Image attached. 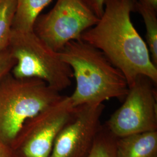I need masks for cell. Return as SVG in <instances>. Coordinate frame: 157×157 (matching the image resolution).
<instances>
[{
    "mask_svg": "<svg viewBox=\"0 0 157 157\" xmlns=\"http://www.w3.org/2000/svg\"><path fill=\"white\" fill-rule=\"evenodd\" d=\"M156 84L141 75L129 87L122 105L105 124L117 137L157 131Z\"/></svg>",
    "mask_w": 157,
    "mask_h": 157,
    "instance_id": "cell-7",
    "label": "cell"
},
{
    "mask_svg": "<svg viewBox=\"0 0 157 157\" xmlns=\"http://www.w3.org/2000/svg\"><path fill=\"white\" fill-rule=\"evenodd\" d=\"M51 0H17V7L12 30L19 32L33 30L40 12Z\"/></svg>",
    "mask_w": 157,
    "mask_h": 157,
    "instance_id": "cell-10",
    "label": "cell"
},
{
    "mask_svg": "<svg viewBox=\"0 0 157 157\" xmlns=\"http://www.w3.org/2000/svg\"><path fill=\"white\" fill-rule=\"evenodd\" d=\"M157 10V0H136Z\"/></svg>",
    "mask_w": 157,
    "mask_h": 157,
    "instance_id": "cell-17",
    "label": "cell"
},
{
    "mask_svg": "<svg viewBox=\"0 0 157 157\" xmlns=\"http://www.w3.org/2000/svg\"><path fill=\"white\" fill-rule=\"evenodd\" d=\"M104 104L76 107L71 119L61 129L50 157H87L101 129Z\"/></svg>",
    "mask_w": 157,
    "mask_h": 157,
    "instance_id": "cell-8",
    "label": "cell"
},
{
    "mask_svg": "<svg viewBox=\"0 0 157 157\" xmlns=\"http://www.w3.org/2000/svg\"><path fill=\"white\" fill-rule=\"evenodd\" d=\"M118 137L102 125L95 141L87 157H116V146Z\"/></svg>",
    "mask_w": 157,
    "mask_h": 157,
    "instance_id": "cell-13",
    "label": "cell"
},
{
    "mask_svg": "<svg viewBox=\"0 0 157 157\" xmlns=\"http://www.w3.org/2000/svg\"><path fill=\"white\" fill-rule=\"evenodd\" d=\"M15 65V60L8 48L0 52V82L11 72Z\"/></svg>",
    "mask_w": 157,
    "mask_h": 157,
    "instance_id": "cell-14",
    "label": "cell"
},
{
    "mask_svg": "<svg viewBox=\"0 0 157 157\" xmlns=\"http://www.w3.org/2000/svg\"><path fill=\"white\" fill-rule=\"evenodd\" d=\"M76 107L69 96L61 98L24 124L11 147L13 157H50L61 129Z\"/></svg>",
    "mask_w": 157,
    "mask_h": 157,
    "instance_id": "cell-5",
    "label": "cell"
},
{
    "mask_svg": "<svg viewBox=\"0 0 157 157\" xmlns=\"http://www.w3.org/2000/svg\"><path fill=\"white\" fill-rule=\"evenodd\" d=\"M105 0H84L85 3L99 19L102 17L104 10Z\"/></svg>",
    "mask_w": 157,
    "mask_h": 157,
    "instance_id": "cell-15",
    "label": "cell"
},
{
    "mask_svg": "<svg viewBox=\"0 0 157 157\" xmlns=\"http://www.w3.org/2000/svg\"><path fill=\"white\" fill-rule=\"evenodd\" d=\"M61 96L40 79L8 73L0 82V142L11 148L24 124Z\"/></svg>",
    "mask_w": 157,
    "mask_h": 157,
    "instance_id": "cell-3",
    "label": "cell"
},
{
    "mask_svg": "<svg viewBox=\"0 0 157 157\" xmlns=\"http://www.w3.org/2000/svg\"><path fill=\"white\" fill-rule=\"evenodd\" d=\"M84 0H57L47 14L37 17L33 31L40 39L57 52L99 21Z\"/></svg>",
    "mask_w": 157,
    "mask_h": 157,
    "instance_id": "cell-6",
    "label": "cell"
},
{
    "mask_svg": "<svg viewBox=\"0 0 157 157\" xmlns=\"http://www.w3.org/2000/svg\"><path fill=\"white\" fill-rule=\"evenodd\" d=\"M116 157H157V131L118 138Z\"/></svg>",
    "mask_w": 157,
    "mask_h": 157,
    "instance_id": "cell-9",
    "label": "cell"
},
{
    "mask_svg": "<svg viewBox=\"0 0 157 157\" xmlns=\"http://www.w3.org/2000/svg\"><path fill=\"white\" fill-rule=\"evenodd\" d=\"M0 157H13L11 149L0 142Z\"/></svg>",
    "mask_w": 157,
    "mask_h": 157,
    "instance_id": "cell-16",
    "label": "cell"
},
{
    "mask_svg": "<svg viewBox=\"0 0 157 157\" xmlns=\"http://www.w3.org/2000/svg\"><path fill=\"white\" fill-rule=\"evenodd\" d=\"M135 2V0H105L99 21L81 36L82 41L101 51L121 71L129 87L141 75L157 83V66L130 19Z\"/></svg>",
    "mask_w": 157,
    "mask_h": 157,
    "instance_id": "cell-1",
    "label": "cell"
},
{
    "mask_svg": "<svg viewBox=\"0 0 157 157\" xmlns=\"http://www.w3.org/2000/svg\"><path fill=\"white\" fill-rule=\"evenodd\" d=\"M135 11L139 12L143 18L147 32V45L152 61L157 66V10L135 0Z\"/></svg>",
    "mask_w": 157,
    "mask_h": 157,
    "instance_id": "cell-11",
    "label": "cell"
},
{
    "mask_svg": "<svg viewBox=\"0 0 157 157\" xmlns=\"http://www.w3.org/2000/svg\"><path fill=\"white\" fill-rule=\"evenodd\" d=\"M8 48L15 60L11 72L14 77L39 78L59 93L71 86L72 69L33 30H12Z\"/></svg>",
    "mask_w": 157,
    "mask_h": 157,
    "instance_id": "cell-4",
    "label": "cell"
},
{
    "mask_svg": "<svg viewBox=\"0 0 157 157\" xmlns=\"http://www.w3.org/2000/svg\"><path fill=\"white\" fill-rule=\"evenodd\" d=\"M16 7L17 0H0V52L9 45Z\"/></svg>",
    "mask_w": 157,
    "mask_h": 157,
    "instance_id": "cell-12",
    "label": "cell"
},
{
    "mask_svg": "<svg viewBox=\"0 0 157 157\" xmlns=\"http://www.w3.org/2000/svg\"><path fill=\"white\" fill-rule=\"evenodd\" d=\"M72 69L76 86L70 97L75 107L124 98L129 86L124 74L101 51L82 40L71 41L59 52Z\"/></svg>",
    "mask_w": 157,
    "mask_h": 157,
    "instance_id": "cell-2",
    "label": "cell"
}]
</instances>
